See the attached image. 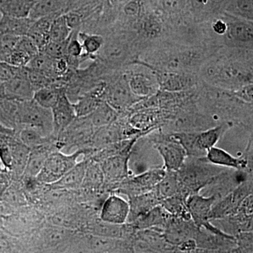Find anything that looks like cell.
Wrapping results in <instances>:
<instances>
[{"mask_svg": "<svg viewBox=\"0 0 253 253\" xmlns=\"http://www.w3.org/2000/svg\"><path fill=\"white\" fill-rule=\"evenodd\" d=\"M227 168L210 163L205 157H188L176 171L179 182V193L186 199L211 185Z\"/></svg>", "mask_w": 253, "mask_h": 253, "instance_id": "obj_1", "label": "cell"}, {"mask_svg": "<svg viewBox=\"0 0 253 253\" xmlns=\"http://www.w3.org/2000/svg\"><path fill=\"white\" fill-rule=\"evenodd\" d=\"M145 137L157 151L166 170H179L187 158V154L172 132L154 131L145 135Z\"/></svg>", "mask_w": 253, "mask_h": 253, "instance_id": "obj_2", "label": "cell"}, {"mask_svg": "<svg viewBox=\"0 0 253 253\" xmlns=\"http://www.w3.org/2000/svg\"><path fill=\"white\" fill-rule=\"evenodd\" d=\"M16 125V129L33 128L46 136L54 132L51 110L42 107L33 99L17 101Z\"/></svg>", "mask_w": 253, "mask_h": 253, "instance_id": "obj_3", "label": "cell"}, {"mask_svg": "<svg viewBox=\"0 0 253 253\" xmlns=\"http://www.w3.org/2000/svg\"><path fill=\"white\" fill-rule=\"evenodd\" d=\"M88 152L85 149H78L71 154H64L60 150L53 151L48 156L37 179L46 185L54 184L77 164L78 158L82 156H86Z\"/></svg>", "mask_w": 253, "mask_h": 253, "instance_id": "obj_4", "label": "cell"}, {"mask_svg": "<svg viewBox=\"0 0 253 253\" xmlns=\"http://www.w3.org/2000/svg\"><path fill=\"white\" fill-rule=\"evenodd\" d=\"M166 171L163 166L129 176L115 186L111 192L125 195L127 198L149 192L164 177Z\"/></svg>", "mask_w": 253, "mask_h": 253, "instance_id": "obj_5", "label": "cell"}, {"mask_svg": "<svg viewBox=\"0 0 253 253\" xmlns=\"http://www.w3.org/2000/svg\"><path fill=\"white\" fill-rule=\"evenodd\" d=\"M104 101L120 113L126 112L142 100L131 91L126 75L123 77L106 76Z\"/></svg>", "mask_w": 253, "mask_h": 253, "instance_id": "obj_6", "label": "cell"}, {"mask_svg": "<svg viewBox=\"0 0 253 253\" xmlns=\"http://www.w3.org/2000/svg\"><path fill=\"white\" fill-rule=\"evenodd\" d=\"M253 192V181L246 179L235 189L213 205L210 214L211 221L234 215L244 200Z\"/></svg>", "mask_w": 253, "mask_h": 253, "instance_id": "obj_7", "label": "cell"}, {"mask_svg": "<svg viewBox=\"0 0 253 253\" xmlns=\"http://www.w3.org/2000/svg\"><path fill=\"white\" fill-rule=\"evenodd\" d=\"M131 149L110 156L99 163L104 176V191L111 192L118 183L131 176L129 158Z\"/></svg>", "mask_w": 253, "mask_h": 253, "instance_id": "obj_8", "label": "cell"}, {"mask_svg": "<svg viewBox=\"0 0 253 253\" xmlns=\"http://www.w3.org/2000/svg\"><path fill=\"white\" fill-rule=\"evenodd\" d=\"M96 129L87 116L76 118L57 137L61 149L67 146L87 149Z\"/></svg>", "mask_w": 253, "mask_h": 253, "instance_id": "obj_9", "label": "cell"}, {"mask_svg": "<svg viewBox=\"0 0 253 253\" xmlns=\"http://www.w3.org/2000/svg\"><path fill=\"white\" fill-rule=\"evenodd\" d=\"M216 201L217 198L214 195L204 196L198 194L190 196L186 201V205L191 219L199 229L205 228L214 234H225L226 233L212 224L210 219L211 209Z\"/></svg>", "mask_w": 253, "mask_h": 253, "instance_id": "obj_10", "label": "cell"}, {"mask_svg": "<svg viewBox=\"0 0 253 253\" xmlns=\"http://www.w3.org/2000/svg\"><path fill=\"white\" fill-rule=\"evenodd\" d=\"M131 241L133 253H178L177 247L168 244L157 229L136 230Z\"/></svg>", "mask_w": 253, "mask_h": 253, "instance_id": "obj_11", "label": "cell"}, {"mask_svg": "<svg viewBox=\"0 0 253 253\" xmlns=\"http://www.w3.org/2000/svg\"><path fill=\"white\" fill-rule=\"evenodd\" d=\"M194 239L197 244L196 253H234L237 248L235 236L214 234L205 228L198 229Z\"/></svg>", "mask_w": 253, "mask_h": 253, "instance_id": "obj_12", "label": "cell"}, {"mask_svg": "<svg viewBox=\"0 0 253 253\" xmlns=\"http://www.w3.org/2000/svg\"><path fill=\"white\" fill-rule=\"evenodd\" d=\"M129 214V201L120 194L111 192L101 206L99 219L110 224H124L127 223Z\"/></svg>", "mask_w": 253, "mask_h": 253, "instance_id": "obj_13", "label": "cell"}, {"mask_svg": "<svg viewBox=\"0 0 253 253\" xmlns=\"http://www.w3.org/2000/svg\"><path fill=\"white\" fill-rule=\"evenodd\" d=\"M35 90L28 77L27 68H21L19 73L0 85V96L16 101L33 99Z\"/></svg>", "mask_w": 253, "mask_h": 253, "instance_id": "obj_14", "label": "cell"}, {"mask_svg": "<svg viewBox=\"0 0 253 253\" xmlns=\"http://www.w3.org/2000/svg\"><path fill=\"white\" fill-rule=\"evenodd\" d=\"M198 229L192 219L172 217L163 229V234L168 244L177 247L186 240L194 239Z\"/></svg>", "mask_w": 253, "mask_h": 253, "instance_id": "obj_15", "label": "cell"}, {"mask_svg": "<svg viewBox=\"0 0 253 253\" xmlns=\"http://www.w3.org/2000/svg\"><path fill=\"white\" fill-rule=\"evenodd\" d=\"M51 110L54 123L53 135L58 137L77 118V116L73 102L68 98L66 91L61 94L59 101Z\"/></svg>", "mask_w": 253, "mask_h": 253, "instance_id": "obj_16", "label": "cell"}, {"mask_svg": "<svg viewBox=\"0 0 253 253\" xmlns=\"http://www.w3.org/2000/svg\"><path fill=\"white\" fill-rule=\"evenodd\" d=\"M57 150H61L58 139L49 144L31 149L23 177H37L48 156Z\"/></svg>", "mask_w": 253, "mask_h": 253, "instance_id": "obj_17", "label": "cell"}, {"mask_svg": "<svg viewBox=\"0 0 253 253\" xmlns=\"http://www.w3.org/2000/svg\"><path fill=\"white\" fill-rule=\"evenodd\" d=\"M7 143L12 158V163L10 170L11 175L16 176V178L23 177L31 149L23 144L18 136L17 137L15 134L8 136Z\"/></svg>", "mask_w": 253, "mask_h": 253, "instance_id": "obj_18", "label": "cell"}, {"mask_svg": "<svg viewBox=\"0 0 253 253\" xmlns=\"http://www.w3.org/2000/svg\"><path fill=\"white\" fill-rule=\"evenodd\" d=\"M232 126V122L226 121L205 130L198 131L196 134V145L202 156L205 157L208 150L216 146V144L225 134L226 131Z\"/></svg>", "mask_w": 253, "mask_h": 253, "instance_id": "obj_19", "label": "cell"}, {"mask_svg": "<svg viewBox=\"0 0 253 253\" xmlns=\"http://www.w3.org/2000/svg\"><path fill=\"white\" fill-rule=\"evenodd\" d=\"M127 199L129 204L127 223L134 222L161 203L154 190L144 194L130 196Z\"/></svg>", "mask_w": 253, "mask_h": 253, "instance_id": "obj_20", "label": "cell"}, {"mask_svg": "<svg viewBox=\"0 0 253 253\" xmlns=\"http://www.w3.org/2000/svg\"><path fill=\"white\" fill-rule=\"evenodd\" d=\"M172 217L161 205H158L131 224L136 230L155 229L163 233V229L167 226Z\"/></svg>", "mask_w": 253, "mask_h": 253, "instance_id": "obj_21", "label": "cell"}, {"mask_svg": "<svg viewBox=\"0 0 253 253\" xmlns=\"http://www.w3.org/2000/svg\"><path fill=\"white\" fill-rule=\"evenodd\" d=\"M89 162H90L89 158H84L83 161L78 162L59 181L46 186H49L51 189L61 190L76 189L81 188L84 180L86 169Z\"/></svg>", "mask_w": 253, "mask_h": 253, "instance_id": "obj_22", "label": "cell"}, {"mask_svg": "<svg viewBox=\"0 0 253 253\" xmlns=\"http://www.w3.org/2000/svg\"><path fill=\"white\" fill-rule=\"evenodd\" d=\"M63 14L61 13H54L47 15L35 20L31 27L28 31L27 36L31 38L36 45L39 48L40 51L44 49V46L49 42V31L51 23L54 18L59 15Z\"/></svg>", "mask_w": 253, "mask_h": 253, "instance_id": "obj_23", "label": "cell"}, {"mask_svg": "<svg viewBox=\"0 0 253 253\" xmlns=\"http://www.w3.org/2000/svg\"><path fill=\"white\" fill-rule=\"evenodd\" d=\"M206 159L212 164L220 167L244 170L246 167V159L242 156L235 157L217 146L208 150L206 156Z\"/></svg>", "mask_w": 253, "mask_h": 253, "instance_id": "obj_24", "label": "cell"}, {"mask_svg": "<svg viewBox=\"0 0 253 253\" xmlns=\"http://www.w3.org/2000/svg\"><path fill=\"white\" fill-rule=\"evenodd\" d=\"M35 20L28 17H14L0 14V35L27 36L28 31Z\"/></svg>", "mask_w": 253, "mask_h": 253, "instance_id": "obj_25", "label": "cell"}, {"mask_svg": "<svg viewBox=\"0 0 253 253\" xmlns=\"http://www.w3.org/2000/svg\"><path fill=\"white\" fill-rule=\"evenodd\" d=\"M131 91L138 97L144 99L151 96L157 90L155 82L147 75L140 73H130L126 74Z\"/></svg>", "mask_w": 253, "mask_h": 253, "instance_id": "obj_26", "label": "cell"}, {"mask_svg": "<svg viewBox=\"0 0 253 253\" xmlns=\"http://www.w3.org/2000/svg\"><path fill=\"white\" fill-rule=\"evenodd\" d=\"M158 83L164 90L180 91L189 89L194 84L192 79L185 75L158 71Z\"/></svg>", "mask_w": 253, "mask_h": 253, "instance_id": "obj_27", "label": "cell"}, {"mask_svg": "<svg viewBox=\"0 0 253 253\" xmlns=\"http://www.w3.org/2000/svg\"><path fill=\"white\" fill-rule=\"evenodd\" d=\"M65 91L66 89L64 86H61L56 82L54 84L44 86L35 91L33 99L42 107L51 109Z\"/></svg>", "mask_w": 253, "mask_h": 253, "instance_id": "obj_28", "label": "cell"}, {"mask_svg": "<svg viewBox=\"0 0 253 253\" xmlns=\"http://www.w3.org/2000/svg\"><path fill=\"white\" fill-rule=\"evenodd\" d=\"M119 116L120 113L104 101L87 117L95 128H99L116 122Z\"/></svg>", "mask_w": 253, "mask_h": 253, "instance_id": "obj_29", "label": "cell"}, {"mask_svg": "<svg viewBox=\"0 0 253 253\" xmlns=\"http://www.w3.org/2000/svg\"><path fill=\"white\" fill-rule=\"evenodd\" d=\"M104 176L101 165L99 162L90 159L81 189L97 191L104 190Z\"/></svg>", "mask_w": 253, "mask_h": 253, "instance_id": "obj_30", "label": "cell"}, {"mask_svg": "<svg viewBox=\"0 0 253 253\" xmlns=\"http://www.w3.org/2000/svg\"><path fill=\"white\" fill-rule=\"evenodd\" d=\"M78 38L83 45L84 54L94 61L104 44V37L97 33L80 31Z\"/></svg>", "mask_w": 253, "mask_h": 253, "instance_id": "obj_31", "label": "cell"}, {"mask_svg": "<svg viewBox=\"0 0 253 253\" xmlns=\"http://www.w3.org/2000/svg\"><path fill=\"white\" fill-rule=\"evenodd\" d=\"M187 199L182 195L176 194L163 200L160 205L171 215L184 219H191V214L186 205Z\"/></svg>", "mask_w": 253, "mask_h": 253, "instance_id": "obj_32", "label": "cell"}, {"mask_svg": "<svg viewBox=\"0 0 253 253\" xmlns=\"http://www.w3.org/2000/svg\"><path fill=\"white\" fill-rule=\"evenodd\" d=\"M153 190L160 201L178 194L179 182L176 171H166V175Z\"/></svg>", "mask_w": 253, "mask_h": 253, "instance_id": "obj_33", "label": "cell"}, {"mask_svg": "<svg viewBox=\"0 0 253 253\" xmlns=\"http://www.w3.org/2000/svg\"><path fill=\"white\" fill-rule=\"evenodd\" d=\"M18 137L23 144L30 149H34L52 142L58 139L54 135L44 136L37 129L31 127H23L19 129Z\"/></svg>", "mask_w": 253, "mask_h": 253, "instance_id": "obj_34", "label": "cell"}, {"mask_svg": "<svg viewBox=\"0 0 253 253\" xmlns=\"http://www.w3.org/2000/svg\"><path fill=\"white\" fill-rule=\"evenodd\" d=\"M17 101L0 96V124L16 130Z\"/></svg>", "mask_w": 253, "mask_h": 253, "instance_id": "obj_35", "label": "cell"}, {"mask_svg": "<svg viewBox=\"0 0 253 253\" xmlns=\"http://www.w3.org/2000/svg\"><path fill=\"white\" fill-rule=\"evenodd\" d=\"M31 8L27 0H0V14L28 17Z\"/></svg>", "mask_w": 253, "mask_h": 253, "instance_id": "obj_36", "label": "cell"}, {"mask_svg": "<svg viewBox=\"0 0 253 253\" xmlns=\"http://www.w3.org/2000/svg\"><path fill=\"white\" fill-rule=\"evenodd\" d=\"M72 30L68 26L65 14H61L55 18L49 31V42H63L66 41Z\"/></svg>", "mask_w": 253, "mask_h": 253, "instance_id": "obj_37", "label": "cell"}, {"mask_svg": "<svg viewBox=\"0 0 253 253\" xmlns=\"http://www.w3.org/2000/svg\"><path fill=\"white\" fill-rule=\"evenodd\" d=\"M54 59L50 57L45 53L40 51L31 60L26 67L35 71L46 73L57 80L54 72Z\"/></svg>", "mask_w": 253, "mask_h": 253, "instance_id": "obj_38", "label": "cell"}, {"mask_svg": "<svg viewBox=\"0 0 253 253\" xmlns=\"http://www.w3.org/2000/svg\"><path fill=\"white\" fill-rule=\"evenodd\" d=\"M228 34L232 39L241 42L253 41V28L244 23H231L228 26Z\"/></svg>", "mask_w": 253, "mask_h": 253, "instance_id": "obj_39", "label": "cell"}, {"mask_svg": "<svg viewBox=\"0 0 253 253\" xmlns=\"http://www.w3.org/2000/svg\"><path fill=\"white\" fill-rule=\"evenodd\" d=\"M79 32L80 30L73 31L68 38L67 56L68 57L75 58V59H81L82 61L84 62L89 59L85 54H84L83 45L78 38Z\"/></svg>", "mask_w": 253, "mask_h": 253, "instance_id": "obj_40", "label": "cell"}, {"mask_svg": "<svg viewBox=\"0 0 253 253\" xmlns=\"http://www.w3.org/2000/svg\"><path fill=\"white\" fill-rule=\"evenodd\" d=\"M26 68H27L28 79L31 82L35 91L41 88L44 87V86L54 84L57 81L56 78L46 74V73L30 69L27 67Z\"/></svg>", "mask_w": 253, "mask_h": 253, "instance_id": "obj_41", "label": "cell"}, {"mask_svg": "<svg viewBox=\"0 0 253 253\" xmlns=\"http://www.w3.org/2000/svg\"><path fill=\"white\" fill-rule=\"evenodd\" d=\"M68 38L63 42H49L41 51L45 53L52 59H61L67 56Z\"/></svg>", "mask_w": 253, "mask_h": 253, "instance_id": "obj_42", "label": "cell"}, {"mask_svg": "<svg viewBox=\"0 0 253 253\" xmlns=\"http://www.w3.org/2000/svg\"><path fill=\"white\" fill-rule=\"evenodd\" d=\"M237 248L234 253H253V231L235 236Z\"/></svg>", "mask_w": 253, "mask_h": 253, "instance_id": "obj_43", "label": "cell"}, {"mask_svg": "<svg viewBox=\"0 0 253 253\" xmlns=\"http://www.w3.org/2000/svg\"><path fill=\"white\" fill-rule=\"evenodd\" d=\"M3 199L11 204H23V196L16 185H9L3 194Z\"/></svg>", "mask_w": 253, "mask_h": 253, "instance_id": "obj_44", "label": "cell"}, {"mask_svg": "<svg viewBox=\"0 0 253 253\" xmlns=\"http://www.w3.org/2000/svg\"><path fill=\"white\" fill-rule=\"evenodd\" d=\"M141 5L138 0H129L123 7V12L127 17L134 18L139 14Z\"/></svg>", "mask_w": 253, "mask_h": 253, "instance_id": "obj_45", "label": "cell"}, {"mask_svg": "<svg viewBox=\"0 0 253 253\" xmlns=\"http://www.w3.org/2000/svg\"><path fill=\"white\" fill-rule=\"evenodd\" d=\"M236 96L244 102L253 103V84L240 88L235 93Z\"/></svg>", "mask_w": 253, "mask_h": 253, "instance_id": "obj_46", "label": "cell"}, {"mask_svg": "<svg viewBox=\"0 0 253 253\" xmlns=\"http://www.w3.org/2000/svg\"><path fill=\"white\" fill-rule=\"evenodd\" d=\"M14 250V245L9 236L0 231V253H11Z\"/></svg>", "mask_w": 253, "mask_h": 253, "instance_id": "obj_47", "label": "cell"}, {"mask_svg": "<svg viewBox=\"0 0 253 253\" xmlns=\"http://www.w3.org/2000/svg\"><path fill=\"white\" fill-rule=\"evenodd\" d=\"M197 244L196 240L189 239L177 246L178 253H196Z\"/></svg>", "mask_w": 253, "mask_h": 253, "instance_id": "obj_48", "label": "cell"}, {"mask_svg": "<svg viewBox=\"0 0 253 253\" xmlns=\"http://www.w3.org/2000/svg\"><path fill=\"white\" fill-rule=\"evenodd\" d=\"M213 31L219 35L225 34L228 30V26L224 21L218 20L212 24Z\"/></svg>", "mask_w": 253, "mask_h": 253, "instance_id": "obj_49", "label": "cell"}, {"mask_svg": "<svg viewBox=\"0 0 253 253\" xmlns=\"http://www.w3.org/2000/svg\"><path fill=\"white\" fill-rule=\"evenodd\" d=\"M239 8L244 12H253V0H240Z\"/></svg>", "mask_w": 253, "mask_h": 253, "instance_id": "obj_50", "label": "cell"}]
</instances>
